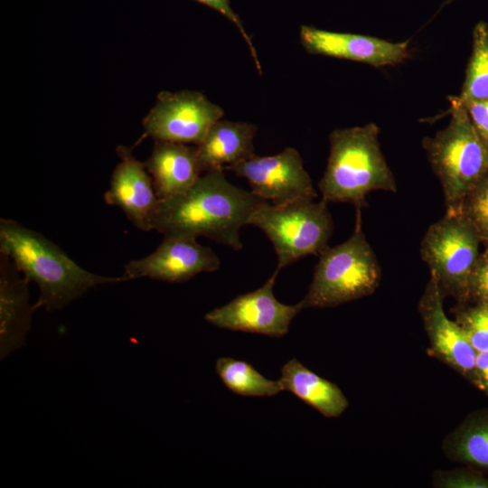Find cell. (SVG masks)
<instances>
[{"instance_id":"obj_1","label":"cell","mask_w":488,"mask_h":488,"mask_svg":"<svg viewBox=\"0 0 488 488\" xmlns=\"http://www.w3.org/2000/svg\"><path fill=\"white\" fill-rule=\"evenodd\" d=\"M223 171L209 170L185 192L158 199L150 230L165 238L205 237L240 250L239 231L264 200L230 183Z\"/></svg>"},{"instance_id":"obj_2","label":"cell","mask_w":488,"mask_h":488,"mask_svg":"<svg viewBox=\"0 0 488 488\" xmlns=\"http://www.w3.org/2000/svg\"><path fill=\"white\" fill-rule=\"evenodd\" d=\"M0 253L38 286L35 309L57 311L90 288L126 281L123 276L105 277L84 269L42 234L14 220H0Z\"/></svg>"},{"instance_id":"obj_3","label":"cell","mask_w":488,"mask_h":488,"mask_svg":"<svg viewBox=\"0 0 488 488\" xmlns=\"http://www.w3.org/2000/svg\"><path fill=\"white\" fill-rule=\"evenodd\" d=\"M378 137L379 127L373 123L338 128L330 134L327 166L318 183L322 200L361 208L372 191L397 192Z\"/></svg>"},{"instance_id":"obj_4","label":"cell","mask_w":488,"mask_h":488,"mask_svg":"<svg viewBox=\"0 0 488 488\" xmlns=\"http://www.w3.org/2000/svg\"><path fill=\"white\" fill-rule=\"evenodd\" d=\"M449 124L423 146L443 188L446 211H456L465 196L488 173L485 142L457 97H449Z\"/></svg>"},{"instance_id":"obj_5","label":"cell","mask_w":488,"mask_h":488,"mask_svg":"<svg viewBox=\"0 0 488 488\" xmlns=\"http://www.w3.org/2000/svg\"><path fill=\"white\" fill-rule=\"evenodd\" d=\"M380 268L362 230L360 208L353 233L344 242L320 253L308 292L298 303L305 308L333 307L372 294Z\"/></svg>"},{"instance_id":"obj_6","label":"cell","mask_w":488,"mask_h":488,"mask_svg":"<svg viewBox=\"0 0 488 488\" xmlns=\"http://www.w3.org/2000/svg\"><path fill=\"white\" fill-rule=\"evenodd\" d=\"M324 200L299 199L276 205L264 201L253 211L249 224L259 228L272 242L277 256L275 270L320 254L327 248L333 222Z\"/></svg>"},{"instance_id":"obj_7","label":"cell","mask_w":488,"mask_h":488,"mask_svg":"<svg viewBox=\"0 0 488 488\" xmlns=\"http://www.w3.org/2000/svg\"><path fill=\"white\" fill-rule=\"evenodd\" d=\"M482 239L458 211L431 224L420 245V255L431 277L460 304L470 301V280L480 257Z\"/></svg>"},{"instance_id":"obj_8","label":"cell","mask_w":488,"mask_h":488,"mask_svg":"<svg viewBox=\"0 0 488 488\" xmlns=\"http://www.w3.org/2000/svg\"><path fill=\"white\" fill-rule=\"evenodd\" d=\"M223 115L220 106L199 91H161L142 125L155 140L199 145Z\"/></svg>"},{"instance_id":"obj_9","label":"cell","mask_w":488,"mask_h":488,"mask_svg":"<svg viewBox=\"0 0 488 488\" xmlns=\"http://www.w3.org/2000/svg\"><path fill=\"white\" fill-rule=\"evenodd\" d=\"M224 170L245 178L255 195L272 204L317 197L302 157L293 147H286L274 155H255Z\"/></svg>"},{"instance_id":"obj_10","label":"cell","mask_w":488,"mask_h":488,"mask_svg":"<svg viewBox=\"0 0 488 488\" xmlns=\"http://www.w3.org/2000/svg\"><path fill=\"white\" fill-rule=\"evenodd\" d=\"M278 273L275 270L259 288L210 311L205 314V320L219 328L231 331L276 338L286 335L292 320L302 308L298 303L288 305L277 300L273 287Z\"/></svg>"},{"instance_id":"obj_11","label":"cell","mask_w":488,"mask_h":488,"mask_svg":"<svg viewBox=\"0 0 488 488\" xmlns=\"http://www.w3.org/2000/svg\"><path fill=\"white\" fill-rule=\"evenodd\" d=\"M221 267V260L210 248L195 239L164 238L150 255L125 265L126 281L140 277L182 283L202 272H213Z\"/></svg>"},{"instance_id":"obj_12","label":"cell","mask_w":488,"mask_h":488,"mask_svg":"<svg viewBox=\"0 0 488 488\" xmlns=\"http://www.w3.org/2000/svg\"><path fill=\"white\" fill-rule=\"evenodd\" d=\"M300 42L310 54L346 59L380 68L404 61L408 42H391L373 36L300 27Z\"/></svg>"},{"instance_id":"obj_13","label":"cell","mask_w":488,"mask_h":488,"mask_svg":"<svg viewBox=\"0 0 488 488\" xmlns=\"http://www.w3.org/2000/svg\"><path fill=\"white\" fill-rule=\"evenodd\" d=\"M443 292L431 277L418 304L419 313L434 354L471 380L477 352L460 324L446 316Z\"/></svg>"},{"instance_id":"obj_14","label":"cell","mask_w":488,"mask_h":488,"mask_svg":"<svg viewBox=\"0 0 488 488\" xmlns=\"http://www.w3.org/2000/svg\"><path fill=\"white\" fill-rule=\"evenodd\" d=\"M117 153L120 162L112 173L105 202L119 207L137 229L151 230L150 220L158 202L152 178L131 148L119 145Z\"/></svg>"},{"instance_id":"obj_15","label":"cell","mask_w":488,"mask_h":488,"mask_svg":"<svg viewBox=\"0 0 488 488\" xmlns=\"http://www.w3.org/2000/svg\"><path fill=\"white\" fill-rule=\"evenodd\" d=\"M13 261L0 259V357L5 358L25 345L34 305L29 303L28 280L21 277Z\"/></svg>"},{"instance_id":"obj_16","label":"cell","mask_w":488,"mask_h":488,"mask_svg":"<svg viewBox=\"0 0 488 488\" xmlns=\"http://www.w3.org/2000/svg\"><path fill=\"white\" fill-rule=\"evenodd\" d=\"M144 164L159 200L185 192L202 174L196 146L183 143L155 140Z\"/></svg>"},{"instance_id":"obj_17","label":"cell","mask_w":488,"mask_h":488,"mask_svg":"<svg viewBox=\"0 0 488 488\" xmlns=\"http://www.w3.org/2000/svg\"><path fill=\"white\" fill-rule=\"evenodd\" d=\"M257 130L254 124L248 122H215L196 146L201 173L225 169L255 155L253 140Z\"/></svg>"},{"instance_id":"obj_18","label":"cell","mask_w":488,"mask_h":488,"mask_svg":"<svg viewBox=\"0 0 488 488\" xmlns=\"http://www.w3.org/2000/svg\"><path fill=\"white\" fill-rule=\"evenodd\" d=\"M282 390L296 396L326 418H337L348 407V400L333 382L320 377L296 358L284 364L278 380Z\"/></svg>"},{"instance_id":"obj_19","label":"cell","mask_w":488,"mask_h":488,"mask_svg":"<svg viewBox=\"0 0 488 488\" xmlns=\"http://www.w3.org/2000/svg\"><path fill=\"white\" fill-rule=\"evenodd\" d=\"M449 448L454 459L488 471V411L472 414L453 435Z\"/></svg>"},{"instance_id":"obj_20","label":"cell","mask_w":488,"mask_h":488,"mask_svg":"<svg viewBox=\"0 0 488 488\" xmlns=\"http://www.w3.org/2000/svg\"><path fill=\"white\" fill-rule=\"evenodd\" d=\"M215 371L222 383L233 393L245 397H272L282 391L278 380L260 374L249 363L230 357H221Z\"/></svg>"},{"instance_id":"obj_21","label":"cell","mask_w":488,"mask_h":488,"mask_svg":"<svg viewBox=\"0 0 488 488\" xmlns=\"http://www.w3.org/2000/svg\"><path fill=\"white\" fill-rule=\"evenodd\" d=\"M462 102L488 99V25L479 22L473 32V49L458 96Z\"/></svg>"},{"instance_id":"obj_22","label":"cell","mask_w":488,"mask_h":488,"mask_svg":"<svg viewBox=\"0 0 488 488\" xmlns=\"http://www.w3.org/2000/svg\"><path fill=\"white\" fill-rule=\"evenodd\" d=\"M488 245V173L465 196L457 210Z\"/></svg>"},{"instance_id":"obj_23","label":"cell","mask_w":488,"mask_h":488,"mask_svg":"<svg viewBox=\"0 0 488 488\" xmlns=\"http://www.w3.org/2000/svg\"><path fill=\"white\" fill-rule=\"evenodd\" d=\"M456 322L465 331L476 352L488 350V303L462 307Z\"/></svg>"},{"instance_id":"obj_24","label":"cell","mask_w":488,"mask_h":488,"mask_svg":"<svg viewBox=\"0 0 488 488\" xmlns=\"http://www.w3.org/2000/svg\"><path fill=\"white\" fill-rule=\"evenodd\" d=\"M470 300L488 303V248L481 252L470 280Z\"/></svg>"},{"instance_id":"obj_25","label":"cell","mask_w":488,"mask_h":488,"mask_svg":"<svg viewBox=\"0 0 488 488\" xmlns=\"http://www.w3.org/2000/svg\"><path fill=\"white\" fill-rule=\"evenodd\" d=\"M194 1H197L202 5H205L216 10L217 12L224 15L228 20H230L238 28L239 32L243 37V40L246 42L250 51L251 57L255 62V65L258 70L259 71V73H261V66L258 61L257 51L252 42L251 37L248 34L238 14L231 8L230 0H194Z\"/></svg>"},{"instance_id":"obj_26","label":"cell","mask_w":488,"mask_h":488,"mask_svg":"<svg viewBox=\"0 0 488 488\" xmlns=\"http://www.w3.org/2000/svg\"><path fill=\"white\" fill-rule=\"evenodd\" d=\"M442 486L462 488H488V478L478 472L457 471L443 477Z\"/></svg>"},{"instance_id":"obj_27","label":"cell","mask_w":488,"mask_h":488,"mask_svg":"<svg viewBox=\"0 0 488 488\" xmlns=\"http://www.w3.org/2000/svg\"><path fill=\"white\" fill-rule=\"evenodd\" d=\"M462 103L480 136L488 142V99Z\"/></svg>"},{"instance_id":"obj_28","label":"cell","mask_w":488,"mask_h":488,"mask_svg":"<svg viewBox=\"0 0 488 488\" xmlns=\"http://www.w3.org/2000/svg\"><path fill=\"white\" fill-rule=\"evenodd\" d=\"M470 381L488 395V350L477 352Z\"/></svg>"},{"instance_id":"obj_29","label":"cell","mask_w":488,"mask_h":488,"mask_svg":"<svg viewBox=\"0 0 488 488\" xmlns=\"http://www.w3.org/2000/svg\"><path fill=\"white\" fill-rule=\"evenodd\" d=\"M454 1H455V0H444V1H443V4H442V5H441V8L444 7V6H446V5H449V4H451V3L454 2Z\"/></svg>"},{"instance_id":"obj_30","label":"cell","mask_w":488,"mask_h":488,"mask_svg":"<svg viewBox=\"0 0 488 488\" xmlns=\"http://www.w3.org/2000/svg\"><path fill=\"white\" fill-rule=\"evenodd\" d=\"M485 145H486L487 152H488V142H486Z\"/></svg>"},{"instance_id":"obj_31","label":"cell","mask_w":488,"mask_h":488,"mask_svg":"<svg viewBox=\"0 0 488 488\" xmlns=\"http://www.w3.org/2000/svg\"><path fill=\"white\" fill-rule=\"evenodd\" d=\"M488 248V245H485Z\"/></svg>"}]
</instances>
